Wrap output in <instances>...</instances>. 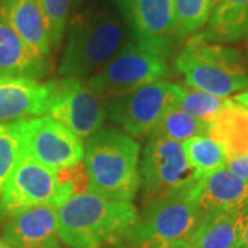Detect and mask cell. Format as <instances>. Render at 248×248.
I'll use <instances>...</instances> for the list:
<instances>
[{
    "instance_id": "f546056e",
    "label": "cell",
    "mask_w": 248,
    "mask_h": 248,
    "mask_svg": "<svg viewBox=\"0 0 248 248\" xmlns=\"http://www.w3.org/2000/svg\"><path fill=\"white\" fill-rule=\"evenodd\" d=\"M239 248H248V203L240 210Z\"/></svg>"
},
{
    "instance_id": "8992f818",
    "label": "cell",
    "mask_w": 248,
    "mask_h": 248,
    "mask_svg": "<svg viewBox=\"0 0 248 248\" xmlns=\"http://www.w3.org/2000/svg\"><path fill=\"white\" fill-rule=\"evenodd\" d=\"M169 55L157 46L133 39L124 43L87 83L104 101H108L167 76Z\"/></svg>"
},
{
    "instance_id": "5bb4252c",
    "label": "cell",
    "mask_w": 248,
    "mask_h": 248,
    "mask_svg": "<svg viewBox=\"0 0 248 248\" xmlns=\"http://www.w3.org/2000/svg\"><path fill=\"white\" fill-rule=\"evenodd\" d=\"M192 195L204 217L219 211L240 210L248 203V182L223 167L199 177Z\"/></svg>"
},
{
    "instance_id": "ffe728a7",
    "label": "cell",
    "mask_w": 248,
    "mask_h": 248,
    "mask_svg": "<svg viewBox=\"0 0 248 248\" xmlns=\"http://www.w3.org/2000/svg\"><path fill=\"white\" fill-rule=\"evenodd\" d=\"M240 210L205 215L186 243L187 248H239Z\"/></svg>"
},
{
    "instance_id": "7a4b0ae2",
    "label": "cell",
    "mask_w": 248,
    "mask_h": 248,
    "mask_svg": "<svg viewBox=\"0 0 248 248\" xmlns=\"http://www.w3.org/2000/svg\"><path fill=\"white\" fill-rule=\"evenodd\" d=\"M89 192L131 203L140 187V143L115 128H101L84 145Z\"/></svg>"
},
{
    "instance_id": "ac0fdd59",
    "label": "cell",
    "mask_w": 248,
    "mask_h": 248,
    "mask_svg": "<svg viewBox=\"0 0 248 248\" xmlns=\"http://www.w3.org/2000/svg\"><path fill=\"white\" fill-rule=\"evenodd\" d=\"M208 137L221 145L228 157L248 153V109L231 99L210 122Z\"/></svg>"
},
{
    "instance_id": "d6a6232c",
    "label": "cell",
    "mask_w": 248,
    "mask_h": 248,
    "mask_svg": "<svg viewBox=\"0 0 248 248\" xmlns=\"http://www.w3.org/2000/svg\"><path fill=\"white\" fill-rule=\"evenodd\" d=\"M244 42V46H243V50H241V54H243V57H244V60L247 62V66H248V37L246 40H243Z\"/></svg>"
},
{
    "instance_id": "d6986e66",
    "label": "cell",
    "mask_w": 248,
    "mask_h": 248,
    "mask_svg": "<svg viewBox=\"0 0 248 248\" xmlns=\"http://www.w3.org/2000/svg\"><path fill=\"white\" fill-rule=\"evenodd\" d=\"M200 33L213 43L243 42L248 33V0H223Z\"/></svg>"
},
{
    "instance_id": "603a6c76",
    "label": "cell",
    "mask_w": 248,
    "mask_h": 248,
    "mask_svg": "<svg viewBox=\"0 0 248 248\" xmlns=\"http://www.w3.org/2000/svg\"><path fill=\"white\" fill-rule=\"evenodd\" d=\"M174 95L177 109L205 123H210L231 102L228 98L217 97L200 90L182 87L179 84H174Z\"/></svg>"
},
{
    "instance_id": "7402d4cb",
    "label": "cell",
    "mask_w": 248,
    "mask_h": 248,
    "mask_svg": "<svg viewBox=\"0 0 248 248\" xmlns=\"http://www.w3.org/2000/svg\"><path fill=\"white\" fill-rule=\"evenodd\" d=\"M208 127L210 123L199 120L182 112L181 109L174 108L160 119L149 137H160L184 143L193 137L208 135Z\"/></svg>"
},
{
    "instance_id": "9a60e30c",
    "label": "cell",
    "mask_w": 248,
    "mask_h": 248,
    "mask_svg": "<svg viewBox=\"0 0 248 248\" xmlns=\"http://www.w3.org/2000/svg\"><path fill=\"white\" fill-rule=\"evenodd\" d=\"M48 84L0 76V123L46 115Z\"/></svg>"
},
{
    "instance_id": "4316f807",
    "label": "cell",
    "mask_w": 248,
    "mask_h": 248,
    "mask_svg": "<svg viewBox=\"0 0 248 248\" xmlns=\"http://www.w3.org/2000/svg\"><path fill=\"white\" fill-rule=\"evenodd\" d=\"M55 174L60 179V182L65 187H68L73 196L89 192V178H87V171L83 161L72 164L69 167L57 170Z\"/></svg>"
},
{
    "instance_id": "e0dca14e",
    "label": "cell",
    "mask_w": 248,
    "mask_h": 248,
    "mask_svg": "<svg viewBox=\"0 0 248 248\" xmlns=\"http://www.w3.org/2000/svg\"><path fill=\"white\" fill-rule=\"evenodd\" d=\"M0 17L36 54L50 58L48 27L37 0H0Z\"/></svg>"
},
{
    "instance_id": "cb8c5ba5",
    "label": "cell",
    "mask_w": 248,
    "mask_h": 248,
    "mask_svg": "<svg viewBox=\"0 0 248 248\" xmlns=\"http://www.w3.org/2000/svg\"><path fill=\"white\" fill-rule=\"evenodd\" d=\"M177 40L199 33L211 16V0H172Z\"/></svg>"
},
{
    "instance_id": "e575fe53",
    "label": "cell",
    "mask_w": 248,
    "mask_h": 248,
    "mask_svg": "<svg viewBox=\"0 0 248 248\" xmlns=\"http://www.w3.org/2000/svg\"><path fill=\"white\" fill-rule=\"evenodd\" d=\"M0 248H13L10 246L7 241H4L3 239H0Z\"/></svg>"
},
{
    "instance_id": "2e32d148",
    "label": "cell",
    "mask_w": 248,
    "mask_h": 248,
    "mask_svg": "<svg viewBox=\"0 0 248 248\" xmlns=\"http://www.w3.org/2000/svg\"><path fill=\"white\" fill-rule=\"evenodd\" d=\"M50 68L48 58L36 54L0 17V76L39 81Z\"/></svg>"
},
{
    "instance_id": "484cf974",
    "label": "cell",
    "mask_w": 248,
    "mask_h": 248,
    "mask_svg": "<svg viewBox=\"0 0 248 248\" xmlns=\"http://www.w3.org/2000/svg\"><path fill=\"white\" fill-rule=\"evenodd\" d=\"M48 27L51 48L61 46L72 11V0H37Z\"/></svg>"
},
{
    "instance_id": "836d02e7",
    "label": "cell",
    "mask_w": 248,
    "mask_h": 248,
    "mask_svg": "<svg viewBox=\"0 0 248 248\" xmlns=\"http://www.w3.org/2000/svg\"><path fill=\"white\" fill-rule=\"evenodd\" d=\"M222 1H223V0H211V13L221 4Z\"/></svg>"
},
{
    "instance_id": "277c9868",
    "label": "cell",
    "mask_w": 248,
    "mask_h": 248,
    "mask_svg": "<svg viewBox=\"0 0 248 248\" xmlns=\"http://www.w3.org/2000/svg\"><path fill=\"white\" fill-rule=\"evenodd\" d=\"M190 89L228 98L248 87V66L237 48L205 40L202 33L189 37L174 61Z\"/></svg>"
},
{
    "instance_id": "30bf717a",
    "label": "cell",
    "mask_w": 248,
    "mask_h": 248,
    "mask_svg": "<svg viewBox=\"0 0 248 248\" xmlns=\"http://www.w3.org/2000/svg\"><path fill=\"white\" fill-rule=\"evenodd\" d=\"M199 175L190 167L182 143L149 137L140 161V186L145 200L190 187Z\"/></svg>"
},
{
    "instance_id": "83f0119b",
    "label": "cell",
    "mask_w": 248,
    "mask_h": 248,
    "mask_svg": "<svg viewBox=\"0 0 248 248\" xmlns=\"http://www.w3.org/2000/svg\"><path fill=\"white\" fill-rule=\"evenodd\" d=\"M112 6H115L113 0H72L71 17L72 16H79V14L105 10L108 7H112Z\"/></svg>"
},
{
    "instance_id": "52a82bcc",
    "label": "cell",
    "mask_w": 248,
    "mask_h": 248,
    "mask_svg": "<svg viewBox=\"0 0 248 248\" xmlns=\"http://www.w3.org/2000/svg\"><path fill=\"white\" fill-rule=\"evenodd\" d=\"M72 196L55 171L24 153L0 195V222L37 205L58 208Z\"/></svg>"
},
{
    "instance_id": "1f68e13d",
    "label": "cell",
    "mask_w": 248,
    "mask_h": 248,
    "mask_svg": "<svg viewBox=\"0 0 248 248\" xmlns=\"http://www.w3.org/2000/svg\"><path fill=\"white\" fill-rule=\"evenodd\" d=\"M233 98H234L233 101H234L236 104H239L241 107H244L246 109H248V87L246 90H243L239 94H236Z\"/></svg>"
},
{
    "instance_id": "3957f363",
    "label": "cell",
    "mask_w": 248,
    "mask_h": 248,
    "mask_svg": "<svg viewBox=\"0 0 248 248\" xmlns=\"http://www.w3.org/2000/svg\"><path fill=\"white\" fill-rule=\"evenodd\" d=\"M127 27L116 6L72 16L58 66L60 76L83 79L99 71L124 45Z\"/></svg>"
},
{
    "instance_id": "d4e9b609",
    "label": "cell",
    "mask_w": 248,
    "mask_h": 248,
    "mask_svg": "<svg viewBox=\"0 0 248 248\" xmlns=\"http://www.w3.org/2000/svg\"><path fill=\"white\" fill-rule=\"evenodd\" d=\"M24 153L25 146L18 122L0 123V195Z\"/></svg>"
},
{
    "instance_id": "4fadbf2b",
    "label": "cell",
    "mask_w": 248,
    "mask_h": 248,
    "mask_svg": "<svg viewBox=\"0 0 248 248\" xmlns=\"http://www.w3.org/2000/svg\"><path fill=\"white\" fill-rule=\"evenodd\" d=\"M128 27L133 39L157 46L171 53L175 36V14L172 0H133Z\"/></svg>"
},
{
    "instance_id": "7c38bea8",
    "label": "cell",
    "mask_w": 248,
    "mask_h": 248,
    "mask_svg": "<svg viewBox=\"0 0 248 248\" xmlns=\"http://www.w3.org/2000/svg\"><path fill=\"white\" fill-rule=\"evenodd\" d=\"M3 240L13 248H61L58 214L51 205H37L6 221Z\"/></svg>"
},
{
    "instance_id": "f1b7e54d",
    "label": "cell",
    "mask_w": 248,
    "mask_h": 248,
    "mask_svg": "<svg viewBox=\"0 0 248 248\" xmlns=\"http://www.w3.org/2000/svg\"><path fill=\"white\" fill-rule=\"evenodd\" d=\"M226 169L233 172L236 177L248 182V153L234 157H228L226 161Z\"/></svg>"
},
{
    "instance_id": "44dd1931",
    "label": "cell",
    "mask_w": 248,
    "mask_h": 248,
    "mask_svg": "<svg viewBox=\"0 0 248 248\" xmlns=\"http://www.w3.org/2000/svg\"><path fill=\"white\" fill-rule=\"evenodd\" d=\"M187 163L202 177L215 170L223 169L228 161V155L221 145L208 135H199L182 143Z\"/></svg>"
},
{
    "instance_id": "74e56055",
    "label": "cell",
    "mask_w": 248,
    "mask_h": 248,
    "mask_svg": "<svg viewBox=\"0 0 248 248\" xmlns=\"http://www.w3.org/2000/svg\"><path fill=\"white\" fill-rule=\"evenodd\" d=\"M247 37H248V33H247ZM247 37H246V39H247ZM246 39H244V40H246Z\"/></svg>"
},
{
    "instance_id": "5b68a950",
    "label": "cell",
    "mask_w": 248,
    "mask_h": 248,
    "mask_svg": "<svg viewBox=\"0 0 248 248\" xmlns=\"http://www.w3.org/2000/svg\"><path fill=\"white\" fill-rule=\"evenodd\" d=\"M193 186L145 200L127 239L134 248H171L189 241L204 218L192 195Z\"/></svg>"
},
{
    "instance_id": "ba28073f",
    "label": "cell",
    "mask_w": 248,
    "mask_h": 248,
    "mask_svg": "<svg viewBox=\"0 0 248 248\" xmlns=\"http://www.w3.org/2000/svg\"><path fill=\"white\" fill-rule=\"evenodd\" d=\"M46 113L58 120L78 137L90 138L102 128L107 119V101L81 78L47 81Z\"/></svg>"
},
{
    "instance_id": "8d00e7d4",
    "label": "cell",
    "mask_w": 248,
    "mask_h": 248,
    "mask_svg": "<svg viewBox=\"0 0 248 248\" xmlns=\"http://www.w3.org/2000/svg\"><path fill=\"white\" fill-rule=\"evenodd\" d=\"M107 248H131V247H127V246H122V244H115V246H110V247Z\"/></svg>"
},
{
    "instance_id": "4dcf8cb0",
    "label": "cell",
    "mask_w": 248,
    "mask_h": 248,
    "mask_svg": "<svg viewBox=\"0 0 248 248\" xmlns=\"http://www.w3.org/2000/svg\"><path fill=\"white\" fill-rule=\"evenodd\" d=\"M116 9L120 13V16L123 17V19L127 22L128 25V16H130V10H131V4L133 0H113Z\"/></svg>"
},
{
    "instance_id": "8fae6325",
    "label": "cell",
    "mask_w": 248,
    "mask_h": 248,
    "mask_svg": "<svg viewBox=\"0 0 248 248\" xmlns=\"http://www.w3.org/2000/svg\"><path fill=\"white\" fill-rule=\"evenodd\" d=\"M25 153L47 169L57 171L84 159L83 140L51 116L18 120Z\"/></svg>"
},
{
    "instance_id": "9c48e42d",
    "label": "cell",
    "mask_w": 248,
    "mask_h": 248,
    "mask_svg": "<svg viewBox=\"0 0 248 248\" xmlns=\"http://www.w3.org/2000/svg\"><path fill=\"white\" fill-rule=\"evenodd\" d=\"M175 108L174 83L157 80L107 101V116L127 135H151L159 120Z\"/></svg>"
},
{
    "instance_id": "6da1fadb",
    "label": "cell",
    "mask_w": 248,
    "mask_h": 248,
    "mask_svg": "<svg viewBox=\"0 0 248 248\" xmlns=\"http://www.w3.org/2000/svg\"><path fill=\"white\" fill-rule=\"evenodd\" d=\"M60 240L71 248H107L128 239L138 221L131 203L84 192L57 208Z\"/></svg>"
},
{
    "instance_id": "d590c367",
    "label": "cell",
    "mask_w": 248,
    "mask_h": 248,
    "mask_svg": "<svg viewBox=\"0 0 248 248\" xmlns=\"http://www.w3.org/2000/svg\"><path fill=\"white\" fill-rule=\"evenodd\" d=\"M171 248H187V244L186 243H181V244H177V246H174V247Z\"/></svg>"
}]
</instances>
